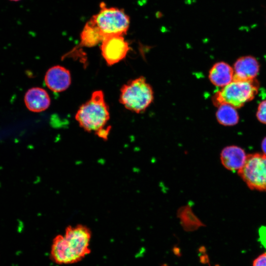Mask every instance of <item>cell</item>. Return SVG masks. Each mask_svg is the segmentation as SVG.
Listing matches in <instances>:
<instances>
[{
	"label": "cell",
	"instance_id": "6da1fadb",
	"mask_svg": "<svg viewBox=\"0 0 266 266\" xmlns=\"http://www.w3.org/2000/svg\"><path fill=\"white\" fill-rule=\"evenodd\" d=\"M91 233L85 227H69L53 239L50 251L51 260L60 265L80 262L91 252Z\"/></svg>",
	"mask_w": 266,
	"mask_h": 266
},
{
	"label": "cell",
	"instance_id": "7a4b0ae2",
	"mask_svg": "<svg viewBox=\"0 0 266 266\" xmlns=\"http://www.w3.org/2000/svg\"><path fill=\"white\" fill-rule=\"evenodd\" d=\"M75 119L88 132L98 133L104 128L109 119V112L101 91L93 92L90 99L78 110Z\"/></svg>",
	"mask_w": 266,
	"mask_h": 266
},
{
	"label": "cell",
	"instance_id": "3957f363",
	"mask_svg": "<svg viewBox=\"0 0 266 266\" xmlns=\"http://www.w3.org/2000/svg\"><path fill=\"white\" fill-rule=\"evenodd\" d=\"M153 99V90L143 77L131 80L121 89L120 102L127 109L135 113L145 110Z\"/></svg>",
	"mask_w": 266,
	"mask_h": 266
},
{
	"label": "cell",
	"instance_id": "277c9868",
	"mask_svg": "<svg viewBox=\"0 0 266 266\" xmlns=\"http://www.w3.org/2000/svg\"><path fill=\"white\" fill-rule=\"evenodd\" d=\"M258 83L255 79L244 81L233 80L215 94L213 99L215 105L227 103L236 108L253 100L258 91Z\"/></svg>",
	"mask_w": 266,
	"mask_h": 266
},
{
	"label": "cell",
	"instance_id": "5b68a950",
	"mask_svg": "<svg viewBox=\"0 0 266 266\" xmlns=\"http://www.w3.org/2000/svg\"><path fill=\"white\" fill-rule=\"evenodd\" d=\"M100 29L104 37L124 35L130 26V18L122 9L108 7L101 2L99 12L91 18Z\"/></svg>",
	"mask_w": 266,
	"mask_h": 266
},
{
	"label": "cell",
	"instance_id": "8992f818",
	"mask_svg": "<svg viewBox=\"0 0 266 266\" xmlns=\"http://www.w3.org/2000/svg\"><path fill=\"white\" fill-rule=\"evenodd\" d=\"M238 173L251 189L266 191V155L264 154L247 155Z\"/></svg>",
	"mask_w": 266,
	"mask_h": 266
},
{
	"label": "cell",
	"instance_id": "52a82bcc",
	"mask_svg": "<svg viewBox=\"0 0 266 266\" xmlns=\"http://www.w3.org/2000/svg\"><path fill=\"white\" fill-rule=\"evenodd\" d=\"M101 43L102 55L109 66L122 60L130 49L128 43L122 35L105 36Z\"/></svg>",
	"mask_w": 266,
	"mask_h": 266
},
{
	"label": "cell",
	"instance_id": "ba28073f",
	"mask_svg": "<svg viewBox=\"0 0 266 266\" xmlns=\"http://www.w3.org/2000/svg\"><path fill=\"white\" fill-rule=\"evenodd\" d=\"M233 80L249 81L254 80L260 70L257 60L252 56H244L235 62Z\"/></svg>",
	"mask_w": 266,
	"mask_h": 266
},
{
	"label": "cell",
	"instance_id": "9c48e42d",
	"mask_svg": "<svg viewBox=\"0 0 266 266\" xmlns=\"http://www.w3.org/2000/svg\"><path fill=\"white\" fill-rule=\"evenodd\" d=\"M47 87L55 92L66 90L70 85L71 77L69 71L63 66H56L50 68L45 76Z\"/></svg>",
	"mask_w": 266,
	"mask_h": 266
},
{
	"label": "cell",
	"instance_id": "30bf717a",
	"mask_svg": "<svg viewBox=\"0 0 266 266\" xmlns=\"http://www.w3.org/2000/svg\"><path fill=\"white\" fill-rule=\"evenodd\" d=\"M246 157L244 150L234 145L225 147L220 154L223 166L231 171H238L243 166Z\"/></svg>",
	"mask_w": 266,
	"mask_h": 266
},
{
	"label": "cell",
	"instance_id": "8fae6325",
	"mask_svg": "<svg viewBox=\"0 0 266 266\" xmlns=\"http://www.w3.org/2000/svg\"><path fill=\"white\" fill-rule=\"evenodd\" d=\"M24 101L28 109L34 112L46 110L50 103V99L47 92L39 87L29 89L25 94Z\"/></svg>",
	"mask_w": 266,
	"mask_h": 266
},
{
	"label": "cell",
	"instance_id": "7c38bea8",
	"mask_svg": "<svg viewBox=\"0 0 266 266\" xmlns=\"http://www.w3.org/2000/svg\"><path fill=\"white\" fill-rule=\"evenodd\" d=\"M233 78V67L224 62L215 64L209 73V78L211 82L217 87H225L232 82Z\"/></svg>",
	"mask_w": 266,
	"mask_h": 266
},
{
	"label": "cell",
	"instance_id": "4fadbf2b",
	"mask_svg": "<svg viewBox=\"0 0 266 266\" xmlns=\"http://www.w3.org/2000/svg\"><path fill=\"white\" fill-rule=\"evenodd\" d=\"M104 36L97 24L91 18L84 27L80 35L81 45L92 47L101 43Z\"/></svg>",
	"mask_w": 266,
	"mask_h": 266
},
{
	"label": "cell",
	"instance_id": "5bb4252c",
	"mask_svg": "<svg viewBox=\"0 0 266 266\" xmlns=\"http://www.w3.org/2000/svg\"><path fill=\"white\" fill-rule=\"evenodd\" d=\"M176 215L179 219L181 226L185 231H195L204 226V224L195 215L190 204L180 207L177 210Z\"/></svg>",
	"mask_w": 266,
	"mask_h": 266
},
{
	"label": "cell",
	"instance_id": "9a60e30c",
	"mask_svg": "<svg viewBox=\"0 0 266 266\" xmlns=\"http://www.w3.org/2000/svg\"><path fill=\"white\" fill-rule=\"evenodd\" d=\"M218 107L216 117L220 124L232 126L238 122L239 115L236 108L227 103H221Z\"/></svg>",
	"mask_w": 266,
	"mask_h": 266
},
{
	"label": "cell",
	"instance_id": "2e32d148",
	"mask_svg": "<svg viewBox=\"0 0 266 266\" xmlns=\"http://www.w3.org/2000/svg\"><path fill=\"white\" fill-rule=\"evenodd\" d=\"M256 116L259 122L266 124V100L261 101L257 108Z\"/></svg>",
	"mask_w": 266,
	"mask_h": 266
},
{
	"label": "cell",
	"instance_id": "e0dca14e",
	"mask_svg": "<svg viewBox=\"0 0 266 266\" xmlns=\"http://www.w3.org/2000/svg\"><path fill=\"white\" fill-rule=\"evenodd\" d=\"M253 266H266V253L257 257L254 260Z\"/></svg>",
	"mask_w": 266,
	"mask_h": 266
},
{
	"label": "cell",
	"instance_id": "ac0fdd59",
	"mask_svg": "<svg viewBox=\"0 0 266 266\" xmlns=\"http://www.w3.org/2000/svg\"><path fill=\"white\" fill-rule=\"evenodd\" d=\"M260 239L262 244L266 249V227H262L259 231Z\"/></svg>",
	"mask_w": 266,
	"mask_h": 266
},
{
	"label": "cell",
	"instance_id": "d6986e66",
	"mask_svg": "<svg viewBox=\"0 0 266 266\" xmlns=\"http://www.w3.org/2000/svg\"><path fill=\"white\" fill-rule=\"evenodd\" d=\"M262 148L264 154L266 155V137L262 141Z\"/></svg>",
	"mask_w": 266,
	"mask_h": 266
},
{
	"label": "cell",
	"instance_id": "ffe728a7",
	"mask_svg": "<svg viewBox=\"0 0 266 266\" xmlns=\"http://www.w3.org/2000/svg\"><path fill=\"white\" fill-rule=\"evenodd\" d=\"M10 0L16 1H19L20 0Z\"/></svg>",
	"mask_w": 266,
	"mask_h": 266
}]
</instances>
